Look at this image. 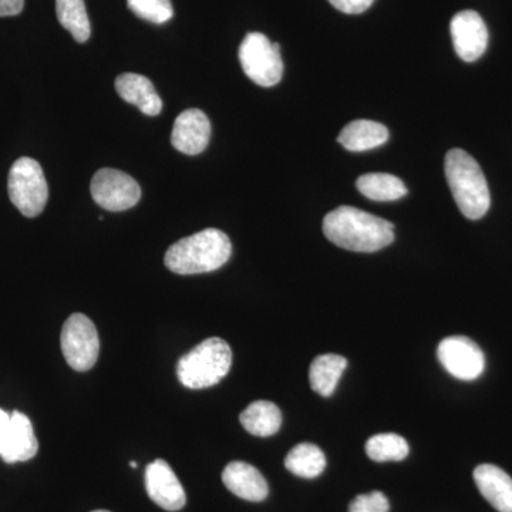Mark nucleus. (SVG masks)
Segmentation results:
<instances>
[{
    "label": "nucleus",
    "instance_id": "nucleus-1",
    "mask_svg": "<svg viewBox=\"0 0 512 512\" xmlns=\"http://www.w3.org/2000/svg\"><path fill=\"white\" fill-rule=\"evenodd\" d=\"M323 234L336 247L353 252H376L394 241L392 222L357 208H336L323 220Z\"/></svg>",
    "mask_w": 512,
    "mask_h": 512
},
{
    "label": "nucleus",
    "instance_id": "nucleus-2",
    "mask_svg": "<svg viewBox=\"0 0 512 512\" xmlns=\"http://www.w3.org/2000/svg\"><path fill=\"white\" fill-rule=\"evenodd\" d=\"M231 254L228 235L220 229L208 228L171 245L164 262L174 274H207L227 264Z\"/></svg>",
    "mask_w": 512,
    "mask_h": 512
},
{
    "label": "nucleus",
    "instance_id": "nucleus-3",
    "mask_svg": "<svg viewBox=\"0 0 512 512\" xmlns=\"http://www.w3.org/2000/svg\"><path fill=\"white\" fill-rule=\"evenodd\" d=\"M446 177L454 201L468 220H480L490 210V188L480 165L467 151L454 148L446 156Z\"/></svg>",
    "mask_w": 512,
    "mask_h": 512
},
{
    "label": "nucleus",
    "instance_id": "nucleus-4",
    "mask_svg": "<svg viewBox=\"0 0 512 512\" xmlns=\"http://www.w3.org/2000/svg\"><path fill=\"white\" fill-rule=\"evenodd\" d=\"M231 365L232 350L228 343L220 338H211L181 357L177 375L188 389H208L228 375Z\"/></svg>",
    "mask_w": 512,
    "mask_h": 512
},
{
    "label": "nucleus",
    "instance_id": "nucleus-5",
    "mask_svg": "<svg viewBox=\"0 0 512 512\" xmlns=\"http://www.w3.org/2000/svg\"><path fill=\"white\" fill-rule=\"evenodd\" d=\"M10 201L26 218H36L45 210L49 200V187L42 165L29 157L15 161L9 171Z\"/></svg>",
    "mask_w": 512,
    "mask_h": 512
},
{
    "label": "nucleus",
    "instance_id": "nucleus-6",
    "mask_svg": "<svg viewBox=\"0 0 512 512\" xmlns=\"http://www.w3.org/2000/svg\"><path fill=\"white\" fill-rule=\"evenodd\" d=\"M238 55L245 74L258 86L272 87L281 82L284 62L278 43H272L262 33H248Z\"/></svg>",
    "mask_w": 512,
    "mask_h": 512
},
{
    "label": "nucleus",
    "instance_id": "nucleus-7",
    "mask_svg": "<svg viewBox=\"0 0 512 512\" xmlns=\"http://www.w3.org/2000/svg\"><path fill=\"white\" fill-rule=\"evenodd\" d=\"M60 345L67 365L77 372H87L99 359V333L83 313H74L64 322Z\"/></svg>",
    "mask_w": 512,
    "mask_h": 512
},
{
    "label": "nucleus",
    "instance_id": "nucleus-8",
    "mask_svg": "<svg viewBox=\"0 0 512 512\" xmlns=\"http://www.w3.org/2000/svg\"><path fill=\"white\" fill-rule=\"evenodd\" d=\"M90 191L99 207L113 212L130 210L141 198V188L137 181L114 168H101L97 171Z\"/></svg>",
    "mask_w": 512,
    "mask_h": 512
},
{
    "label": "nucleus",
    "instance_id": "nucleus-9",
    "mask_svg": "<svg viewBox=\"0 0 512 512\" xmlns=\"http://www.w3.org/2000/svg\"><path fill=\"white\" fill-rule=\"evenodd\" d=\"M437 357L451 376L466 382L478 379L485 369L483 350L466 336H451L441 340Z\"/></svg>",
    "mask_w": 512,
    "mask_h": 512
},
{
    "label": "nucleus",
    "instance_id": "nucleus-10",
    "mask_svg": "<svg viewBox=\"0 0 512 512\" xmlns=\"http://www.w3.org/2000/svg\"><path fill=\"white\" fill-rule=\"evenodd\" d=\"M454 50L464 62H476L488 46V29L474 10H463L451 20Z\"/></svg>",
    "mask_w": 512,
    "mask_h": 512
},
{
    "label": "nucleus",
    "instance_id": "nucleus-11",
    "mask_svg": "<svg viewBox=\"0 0 512 512\" xmlns=\"http://www.w3.org/2000/svg\"><path fill=\"white\" fill-rule=\"evenodd\" d=\"M146 490L148 497L165 511L183 510L187 503L183 485L173 468L160 458L147 466Z\"/></svg>",
    "mask_w": 512,
    "mask_h": 512
},
{
    "label": "nucleus",
    "instance_id": "nucleus-12",
    "mask_svg": "<svg viewBox=\"0 0 512 512\" xmlns=\"http://www.w3.org/2000/svg\"><path fill=\"white\" fill-rule=\"evenodd\" d=\"M211 123L198 109L185 110L175 119L171 143L187 156H198L210 144Z\"/></svg>",
    "mask_w": 512,
    "mask_h": 512
},
{
    "label": "nucleus",
    "instance_id": "nucleus-13",
    "mask_svg": "<svg viewBox=\"0 0 512 512\" xmlns=\"http://www.w3.org/2000/svg\"><path fill=\"white\" fill-rule=\"evenodd\" d=\"M222 481L232 494L251 503H261L269 494L264 476L244 461L229 463L222 473Z\"/></svg>",
    "mask_w": 512,
    "mask_h": 512
},
{
    "label": "nucleus",
    "instance_id": "nucleus-14",
    "mask_svg": "<svg viewBox=\"0 0 512 512\" xmlns=\"http://www.w3.org/2000/svg\"><path fill=\"white\" fill-rule=\"evenodd\" d=\"M39 450V443L33 431L32 421L26 414H10V426L5 447L0 457L8 464L25 463L32 460Z\"/></svg>",
    "mask_w": 512,
    "mask_h": 512
},
{
    "label": "nucleus",
    "instance_id": "nucleus-15",
    "mask_svg": "<svg viewBox=\"0 0 512 512\" xmlns=\"http://www.w3.org/2000/svg\"><path fill=\"white\" fill-rule=\"evenodd\" d=\"M116 90L127 103L138 107L146 116H158L163 110V101L150 79L136 73L120 74L116 79Z\"/></svg>",
    "mask_w": 512,
    "mask_h": 512
},
{
    "label": "nucleus",
    "instance_id": "nucleus-16",
    "mask_svg": "<svg viewBox=\"0 0 512 512\" xmlns=\"http://www.w3.org/2000/svg\"><path fill=\"white\" fill-rule=\"evenodd\" d=\"M481 495L498 512H512V478L493 464H483L474 470Z\"/></svg>",
    "mask_w": 512,
    "mask_h": 512
},
{
    "label": "nucleus",
    "instance_id": "nucleus-17",
    "mask_svg": "<svg viewBox=\"0 0 512 512\" xmlns=\"http://www.w3.org/2000/svg\"><path fill=\"white\" fill-rule=\"evenodd\" d=\"M389 140V130L383 124L370 120H355L340 131L338 141L346 150H373Z\"/></svg>",
    "mask_w": 512,
    "mask_h": 512
},
{
    "label": "nucleus",
    "instance_id": "nucleus-18",
    "mask_svg": "<svg viewBox=\"0 0 512 512\" xmlns=\"http://www.w3.org/2000/svg\"><path fill=\"white\" fill-rule=\"evenodd\" d=\"M346 367H348V360L335 353L316 357L309 369V382L313 392L323 397L332 396Z\"/></svg>",
    "mask_w": 512,
    "mask_h": 512
},
{
    "label": "nucleus",
    "instance_id": "nucleus-19",
    "mask_svg": "<svg viewBox=\"0 0 512 512\" xmlns=\"http://www.w3.org/2000/svg\"><path fill=\"white\" fill-rule=\"evenodd\" d=\"M239 420H241L242 427L252 436L269 437L274 436L281 429L282 413L276 404L258 400V402L249 404Z\"/></svg>",
    "mask_w": 512,
    "mask_h": 512
},
{
    "label": "nucleus",
    "instance_id": "nucleus-20",
    "mask_svg": "<svg viewBox=\"0 0 512 512\" xmlns=\"http://www.w3.org/2000/svg\"><path fill=\"white\" fill-rule=\"evenodd\" d=\"M356 188L369 200L377 202L397 201L407 194V187L392 174L373 173L357 178Z\"/></svg>",
    "mask_w": 512,
    "mask_h": 512
},
{
    "label": "nucleus",
    "instance_id": "nucleus-21",
    "mask_svg": "<svg viewBox=\"0 0 512 512\" xmlns=\"http://www.w3.org/2000/svg\"><path fill=\"white\" fill-rule=\"evenodd\" d=\"M285 467L295 476L312 480L325 470L326 457L315 444L301 443L289 451L285 458Z\"/></svg>",
    "mask_w": 512,
    "mask_h": 512
},
{
    "label": "nucleus",
    "instance_id": "nucleus-22",
    "mask_svg": "<svg viewBox=\"0 0 512 512\" xmlns=\"http://www.w3.org/2000/svg\"><path fill=\"white\" fill-rule=\"evenodd\" d=\"M56 13L60 25L72 33L76 42L84 43L89 40L92 26L84 0H56Z\"/></svg>",
    "mask_w": 512,
    "mask_h": 512
},
{
    "label": "nucleus",
    "instance_id": "nucleus-23",
    "mask_svg": "<svg viewBox=\"0 0 512 512\" xmlns=\"http://www.w3.org/2000/svg\"><path fill=\"white\" fill-rule=\"evenodd\" d=\"M409 444L399 434L383 433L370 437L366 443V453L377 463L402 461L409 456Z\"/></svg>",
    "mask_w": 512,
    "mask_h": 512
},
{
    "label": "nucleus",
    "instance_id": "nucleus-24",
    "mask_svg": "<svg viewBox=\"0 0 512 512\" xmlns=\"http://www.w3.org/2000/svg\"><path fill=\"white\" fill-rule=\"evenodd\" d=\"M127 5L138 18L156 25H163L174 15L171 0H127Z\"/></svg>",
    "mask_w": 512,
    "mask_h": 512
},
{
    "label": "nucleus",
    "instance_id": "nucleus-25",
    "mask_svg": "<svg viewBox=\"0 0 512 512\" xmlns=\"http://www.w3.org/2000/svg\"><path fill=\"white\" fill-rule=\"evenodd\" d=\"M389 510V500L380 491L357 495L349 507V512H389Z\"/></svg>",
    "mask_w": 512,
    "mask_h": 512
},
{
    "label": "nucleus",
    "instance_id": "nucleus-26",
    "mask_svg": "<svg viewBox=\"0 0 512 512\" xmlns=\"http://www.w3.org/2000/svg\"><path fill=\"white\" fill-rule=\"evenodd\" d=\"M328 2L340 12L359 15V13L366 12L375 0H328Z\"/></svg>",
    "mask_w": 512,
    "mask_h": 512
},
{
    "label": "nucleus",
    "instance_id": "nucleus-27",
    "mask_svg": "<svg viewBox=\"0 0 512 512\" xmlns=\"http://www.w3.org/2000/svg\"><path fill=\"white\" fill-rule=\"evenodd\" d=\"M25 0H0V18L16 16L22 13Z\"/></svg>",
    "mask_w": 512,
    "mask_h": 512
},
{
    "label": "nucleus",
    "instance_id": "nucleus-28",
    "mask_svg": "<svg viewBox=\"0 0 512 512\" xmlns=\"http://www.w3.org/2000/svg\"><path fill=\"white\" fill-rule=\"evenodd\" d=\"M10 426V414L0 409V454L5 447L6 437H8Z\"/></svg>",
    "mask_w": 512,
    "mask_h": 512
},
{
    "label": "nucleus",
    "instance_id": "nucleus-29",
    "mask_svg": "<svg viewBox=\"0 0 512 512\" xmlns=\"http://www.w3.org/2000/svg\"><path fill=\"white\" fill-rule=\"evenodd\" d=\"M130 466L131 468H137L138 464L136 463V461H131Z\"/></svg>",
    "mask_w": 512,
    "mask_h": 512
},
{
    "label": "nucleus",
    "instance_id": "nucleus-30",
    "mask_svg": "<svg viewBox=\"0 0 512 512\" xmlns=\"http://www.w3.org/2000/svg\"><path fill=\"white\" fill-rule=\"evenodd\" d=\"M93 512H110V511L97 510V511H93Z\"/></svg>",
    "mask_w": 512,
    "mask_h": 512
}]
</instances>
